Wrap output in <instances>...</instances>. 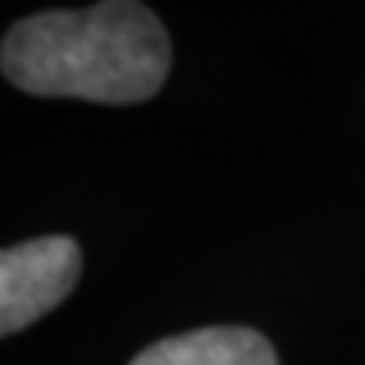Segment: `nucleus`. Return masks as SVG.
<instances>
[{
	"instance_id": "nucleus-1",
	"label": "nucleus",
	"mask_w": 365,
	"mask_h": 365,
	"mask_svg": "<svg viewBox=\"0 0 365 365\" xmlns=\"http://www.w3.org/2000/svg\"><path fill=\"white\" fill-rule=\"evenodd\" d=\"M4 75L44 98L102 105L145 102L170 75V38L143 4H95L88 11H44L4 38Z\"/></svg>"
},
{
	"instance_id": "nucleus-2",
	"label": "nucleus",
	"mask_w": 365,
	"mask_h": 365,
	"mask_svg": "<svg viewBox=\"0 0 365 365\" xmlns=\"http://www.w3.org/2000/svg\"><path fill=\"white\" fill-rule=\"evenodd\" d=\"M81 250L71 237H38L0 254V331L14 335L75 291Z\"/></svg>"
},
{
	"instance_id": "nucleus-3",
	"label": "nucleus",
	"mask_w": 365,
	"mask_h": 365,
	"mask_svg": "<svg viewBox=\"0 0 365 365\" xmlns=\"http://www.w3.org/2000/svg\"><path fill=\"white\" fill-rule=\"evenodd\" d=\"M132 365H277V355L250 328H200L149 345Z\"/></svg>"
}]
</instances>
